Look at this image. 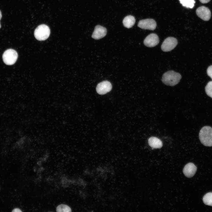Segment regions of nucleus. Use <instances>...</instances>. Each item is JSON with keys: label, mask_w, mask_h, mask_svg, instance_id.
Returning a JSON list of instances; mask_svg holds the SVG:
<instances>
[{"label": "nucleus", "mask_w": 212, "mask_h": 212, "mask_svg": "<svg viewBox=\"0 0 212 212\" xmlns=\"http://www.w3.org/2000/svg\"><path fill=\"white\" fill-rule=\"evenodd\" d=\"M181 78L180 74L173 70L165 73L163 75L162 81L164 84L173 86L178 84Z\"/></svg>", "instance_id": "1"}, {"label": "nucleus", "mask_w": 212, "mask_h": 212, "mask_svg": "<svg viewBox=\"0 0 212 212\" xmlns=\"http://www.w3.org/2000/svg\"><path fill=\"white\" fill-rule=\"evenodd\" d=\"M199 138L201 143L206 146H212V128L205 126L201 130Z\"/></svg>", "instance_id": "2"}, {"label": "nucleus", "mask_w": 212, "mask_h": 212, "mask_svg": "<svg viewBox=\"0 0 212 212\" xmlns=\"http://www.w3.org/2000/svg\"><path fill=\"white\" fill-rule=\"evenodd\" d=\"M34 36L39 41H43L47 39L50 34L49 27L45 24L39 25L35 29Z\"/></svg>", "instance_id": "3"}, {"label": "nucleus", "mask_w": 212, "mask_h": 212, "mask_svg": "<svg viewBox=\"0 0 212 212\" xmlns=\"http://www.w3.org/2000/svg\"><path fill=\"white\" fill-rule=\"evenodd\" d=\"M18 57L16 52L12 49L6 50L2 55L3 62L6 64L12 65L16 62Z\"/></svg>", "instance_id": "4"}, {"label": "nucleus", "mask_w": 212, "mask_h": 212, "mask_svg": "<svg viewBox=\"0 0 212 212\" xmlns=\"http://www.w3.org/2000/svg\"><path fill=\"white\" fill-rule=\"evenodd\" d=\"M178 44V41L175 38L169 37L165 39L163 42L161 49L164 52L170 51L174 49Z\"/></svg>", "instance_id": "5"}, {"label": "nucleus", "mask_w": 212, "mask_h": 212, "mask_svg": "<svg viewBox=\"0 0 212 212\" xmlns=\"http://www.w3.org/2000/svg\"><path fill=\"white\" fill-rule=\"evenodd\" d=\"M138 26L142 29L153 30L155 29L156 23L154 19H148L140 21Z\"/></svg>", "instance_id": "6"}, {"label": "nucleus", "mask_w": 212, "mask_h": 212, "mask_svg": "<svg viewBox=\"0 0 212 212\" xmlns=\"http://www.w3.org/2000/svg\"><path fill=\"white\" fill-rule=\"evenodd\" d=\"M112 89V85L110 82L107 81H104L97 85L96 90L99 94L104 95L110 91Z\"/></svg>", "instance_id": "7"}, {"label": "nucleus", "mask_w": 212, "mask_h": 212, "mask_svg": "<svg viewBox=\"0 0 212 212\" xmlns=\"http://www.w3.org/2000/svg\"><path fill=\"white\" fill-rule=\"evenodd\" d=\"M196 12L197 15L204 21H208L211 17V13L210 9L205 6H202L198 8Z\"/></svg>", "instance_id": "8"}, {"label": "nucleus", "mask_w": 212, "mask_h": 212, "mask_svg": "<svg viewBox=\"0 0 212 212\" xmlns=\"http://www.w3.org/2000/svg\"><path fill=\"white\" fill-rule=\"evenodd\" d=\"M159 39L158 36L155 34L152 33L148 35L144 39L143 43L148 47H153L157 45L159 43Z\"/></svg>", "instance_id": "9"}, {"label": "nucleus", "mask_w": 212, "mask_h": 212, "mask_svg": "<svg viewBox=\"0 0 212 212\" xmlns=\"http://www.w3.org/2000/svg\"><path fill=\"white\" fill-rule=\"evenodd\" d=\"M107 29L100 25L96 26L92 36V37L95 39H99L104 37L106 34Z\"/></svg>", "instance_id": "10"}, {"label": "nucleus", "mask_w": 212, "mask_h": 212, "mask_svg": "<svg viewBox=\"0 0 212 212\" xmlns=\"http://www.w3.org/2000/svg\"><path fill=\"white\" fill-rule=\"evenodd\" d=\"M197 170V167L193 163H187L184 166L183 172L184 175L187 177H192L195 174Z\"/></svg>", "instance_id": "11"}, {"label": "nucleus", "mask_w": 212, "mask_h": 212, "mask_svg": "<svg viewBox=\"0 0 212 212\" xmlns=\"http://www.w3.org/2000/svg\"><path fill=\"white\" fill-rule=\"evenodd\" d=\"M149 145L154 148H160L163 146V143L159 139L155 137L150 138L148 140Z\"/></svg>", "instance_id": "12"}, {"label": "nucleus", "mask_w": 212, "mask_h": 212, "mask_svg": "<svg viewBox=\"0 0 212 212\" xmlns=\"http://www.w3.org/2000/svg\"><path fill=\"white\" fill-rule=\"evenodd\" d=\"M135 21V17L130 15L125 17L123 19L122 23L124 26L127 28L132 27L134 25Z\"/></svg>", "instance_id": "13"}, {"label": "nucleus", "mask_w": 212, "mask_h": 212, "mask_svg": "<svg viewBox=\"0 0 212 212\" xmlns=\"http://www.w3.org/2000/svg\"><path fill=\"white\" fill-rule=\"evenodd\" d=\"M203 200L206 205L212 206V192L206 194L203 197Z\"/></svg>", "instance_id": "14"}, {"label": "nucleus", "mask_w": 212, "mask_h": 212, "mask_svg": "<svg viewBox=\"0 0 212 212\" xmlns=\"http://www.w3.org/2000/svg\"><path fill=\"white\" fill-rule=\"evenodd\" d=\"M180 3L183 6L188 8H192L194 6V0H179Z\"/></svg>", "instance_id": "15"}, {"label": "nucleus", "mask_w": 212, "mask_h": 212, "mask_svg": "<svg viewBox=\"0 0 212 212\" xmlns=\"http://www.w3.org/2000/svg\"><path fill=\"white\" fill-rule=\"evenodd\" d=\"M56 211L58 212H70L71 211V209L68 206L62 204L57 207Z\"/></svg>", "instance_id": "16"}, {"label": "nucleus", "mask_w": 212, "mask_h": 212, "mask_svg": "<svg viewBox=\"0 0 212 212\" xmlns=\"http://www.w3.org/2000/svg\"><path fill=\"white\" fill-rule=\"evenodd\" d=\"M207 95L212 98V81L209 82L205 88Z\"/></svg>", "instance_id": "17"}, {"label": "nucleus", "mask_w": 212, "mask_h": 212, "mask_svg": "<svg viewBox=\"0 0 212 212\" xmlns=\"http://www.w3.org/2000/svg\"><path fill=\"white\" fill-rule=\"evenodd\" d=\"M207 74L212 79V65L209 66L207 71Z\"/></svg>", "instance_id": "18"}, {"label": "nucleus", "mask_w": 212, "mask_h": 212, "mask_svg": "<svg viewBox=\"0 0 212 212\" xmlns=\"http://www.w3.org/2000/svg\"><path fill=\"white\" fill-rule=\"evenodd\" d=\"M199 1L201 3L205 4L209 2L210 0H199Z\"/></svg>", "instance_id": "19"}, {"label": "nucleus", "mask_w": 212, "mask_h": 212, "mask_svg": "<svg viewBox=\"0 0 212 212\" xmlns=\"http://www.w3.org/2000/svg\"><path fill=\"white\" fill-rule=\"evenodd\" d=\"M13 212H21L22 211L19 208H16L14 209L12 211Z\"/></svg>", "instance_id": "20"}, {"label": "nucleus", "mask_w": 212, "mask_h": 212, "mask_svg": "<svg viewBox=\"0 0 212 212\" xmlns=\"http://www.w3.org/2000/svg\"><path fill=\"white\" fill-rule=\"evenodd\" d=\"M1 17H2L1 13V11L0 10V20ZM1 25L0 22V28H1Z\"/></svg>", "instance_id": "21"}]
</instances>
